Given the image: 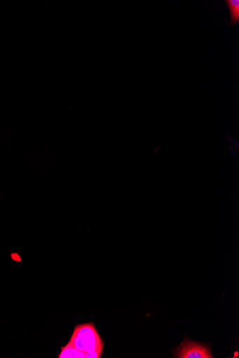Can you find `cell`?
I'll return each instance as SVG.
<instances>
[{
	"label": "cell",
	"instance_id": "obj_1",
	"mask_svg": "<svg viewBox=\"0 0 239 358\" xmlns=\"http://www.w3.org/2000/svg\"><path fill=\"white\" fill-rule=\"evenodd\" d=\"M77 350L87 354L97 351L104 353V342L93 322L78 324L69 342Z\"/></svg>",
	"mask_w": 239,
	"mask_h": 358
},
{
	"label": "cell",
	"instance_id": "obj_2",
	"mask_svg": "<svg viewBox=\"0 0 239 358\" xmlns=\"http://www.w3.org/2000/svg\"><path fill=\"white\" fill-rule=\"evenodd\" d=\"M174 355L178 358H214L210 345L198 343L186 336L182 343L173 350Z\"/></svg>",
	"mask_w": 239,
	"mask_h": 358
},
{
	"label": "cell",
	"instance_id": "obj_3",
	"mask_svg": "<svg viewBox=\"0 0 239 358\" xmlns=\"http://www.w3.org/2000/svg\"><path fill=\"white\" fill-rule=\"evenodd\" d=\"M61 350L58 358H87V353L77 350L69 343Z\"/></svg>",
	"mask_w": 239,
	"mask_h": 358
},
{
	"label": "cell",
	"instance_id": "obj_4",
	"mask_svg": "<svg viewBox=\"0 0 239 358\" xmlns=\"http://www.w3.org/2000/svg\"><path fill=\"white\" fill-rule=\"evenodd\" d=\"M230 13L231 26H235L239 23V0H225Z\"/></svg>",
	"mask_w": 239,
	"mask_h": 358
}]
</instances>
